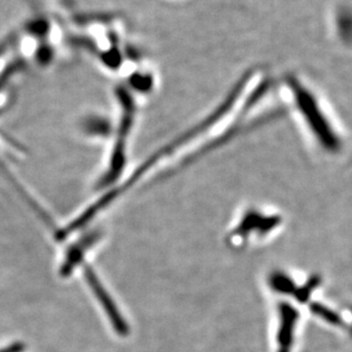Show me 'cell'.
<instances>
[{"label":"cell","instance_id":"obj_1","mask_svg":"<svg viewBox=\"0 0 352 352\" xmlns=\"http://www.w3.org/2000/svg\"><path fill=\"white\" fill-rule=\"evenodd\" d=\"M85 277L89 287L91 288V291L94 292V294L96 295L98 301L101 303L102 307L104 308L109 319L111 320L113 329L120 336H126L127 332H129V329H127L125 320L122 319V316H120L118 310L116 308L115 303H113L111 298H110V295L107 293L104 288L102 287L101 283H100L98 277H96L94 271L91 270L89 267H86Z\"/></svg>","mask_w":352,"mask_h":352},{"label":"cell","instance_id":"obj_2","mask_svg":"<svg viewBox=\"0 0 352 352\" xmlns=\"http://www.w3.org/2000/svg\"><path fill=\"white\" fill-rule=\"evenodd\" d=\"M296 311L288 305H283L280 309V326L278 329V348L276 352H292L294 327L296 324Z\"/></svg>","mask_w":352,"mask_h":352},{"label":"cell","instance_id":"obj_3","mask_svg":"<svg viewBox=\"0 0 352 352\" xmlns=\"http://www.w3.org/2000/svg\"><path fill=\"white\" fill-rule=\"evenodd\" d=\"M96 241V234H88L85 238H82L77 244L72 245L69 248L68 253L65 254V262L62 264L61 274L69 276L72 271L82 262L84 252Z\"/></svg>","mask_w":352,"mask_h":352}]
</instances>
